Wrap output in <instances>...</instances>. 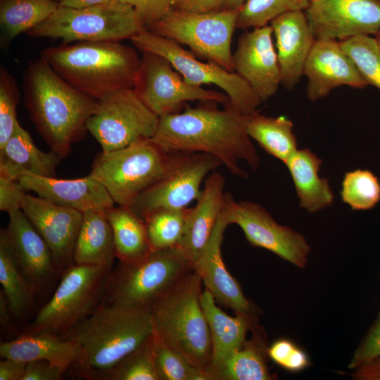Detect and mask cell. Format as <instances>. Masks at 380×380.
Instances as JSON below:
<instances>
[{
	"mask_svg": "<svg viewBox=\"0 0 380 380\" xmlns=\"http://www.w3.org/2000/svg\"><path fill=\"white\" fill-rule=\"evenodd\" d=\"M189 208L162 209L144 221L151 251L178 247L182 240Z\"/></svg>",
	"mask_w": 380,
	"mask_h": 380,
	"instance_id": "e575fe53",
	"label": "cell"
},
{
	"mask_svg": "<svg viewBox=\"0 0 380 380\" xmlns=\"http://www.w3.org/2000/svg\"><path fill=\"white\" fill-rule=\"evenodd\" d=\"M64 80L99 100L133 89L141 63L137 49L120 42H77L51 46L40 56Z\"/></svg>",
	"mask_w": 380,
	"mask_h": 380,
	"instance_id": "3957f363",
	"label": "cell"
},
{
	"mask_svg": "<svg viewBox=\"0 0 380 380\" xmlns=\"http://www.w3.org/2000/svg\"><path fill=\"white\" fill-rule=\"evenodd\" d=\"M227 0H175L173 8L192 13H209L223 9Z\"/></svg>",
	"mask_w": 380,
	"mask_h": 380,
	"instance_id": "bcb514c9",
	"label": "cell"
},
{
	"mask_svg": "<svg viewBox=\"0 0 380 380\" xmlns=\"http://www.w3.org/2000/svg\"><path fill=\"white\" fill-rule=\"evenodd\" d=\"M131 6L148 29L174 7L175 0H119Z\"/></svg>",
	"mask_w": 380,
	"mask_h": 380,
	"instance_id": "7bdbcfd3",
	"label": "cell"
},
{
	"mask_svg": "<svg viewBox=\"0 0 380 380\" xmlns=\"http://www.w3.org/2000/svg\"><path fill=\"white\" fill-rule=\"evenodd\" d=\"M159 117L141 101L134 89L109 94L98 100L87 129L107 153L151 139Z\"/></svg>",
	"mask_w": 380,
	"mask_h": 380,
	"instance_id": "7c38bea8",
	"label": "cell"
},
{
	"mask_svg": "<svg viewBox=\"0 0 380 380\" xmlns=\"http://www.w3.org/2000/svg\"><path fill=\"white\" fill-rule=\"evenodd\" d=\"M115 258L113 231L106 213H83L75 244L74 264L112 269Z\"/></svg>",
	"mask_w": 380,
	"mask_h": 380,
	"instance_id": "f1b7e54d",
	"label": "cell"
},
{
	"mask_svg": "<svg viewBox=\"0 0 380 380\" xmlns=\"http://www.w3.org/2000/svg\"><path fill=\"white\" fill-rule=\"evenodd\" d=\"M341 197L352 210L372 209L380 201V182L368 170L349 171L342 181Z\"/></svg>",
	"mask_w": 380,
	"mask_h": 380,
	"instance_id": "8d00e7d4",
	"label": "cell"
},
{
	"mask_svg": "<svg viewBox=\"0 0 380 380\" xmlns=\"http://www.w3.org/2000/svg\"><path fill=\"white\" fill-rule=\"evenodd\" d=\"M229 224L224 208L206 246L193 267L205 289L217 303L230 308L236 314H251L252 305L239 282L228 272L222 256L224 232Z\"/></svg>",
	"mask_w": 380,
	"mask_h": 380,
	"instance_id": "7402d4cb",
	"label": "cell"
},
{
	"mask_svg": "<svg viewBox=\"0 0 380 380\" xmlns=\"http://www.w3.org/2000/svg\"><path fill=\"white\" fill-rule=\"evenodd\" d=\"M340 43L367 84L380 90V51L375 39L370 35H360Z\"/></svg>",
	"mask_w": 380,
	"mask_h": 380,
	"instance_id": "ab89813d",
	"label": "cell"
},
{
	"mask_svg": "<svg viewBox=\"0 0 380 380\" xmlns=\"http://www.w3.org/2000/svg\"><path fill=\"white\" fill-rule=\"evenodd\" d=\"M225 178L216 170L206 178L197 203L189 208L178 248L193 265L206 246L225 203Z\"/></svg>",
	"mask_w": 380,
	"mask_h": 380,
	"instance_id": "cb8c5ba5",
	"label": "cell"
},
{
	"mask_svg": "<svg viewBox=\"0 0 380 380\" xmlns=\"http://www.w3.org/2000/svg\"><path fill=\"white\" fill-rule=\"evenodd\" d=\"M106 215L113 231L115 258L119 262H135L152 251L145 222L129 206H114Z\"/></svg>",
	"mask_w": 380,
	"mask_h": 380,
	"instance_id": "4dcf8cb0",
	"label": "cell"
},
{
	"mask_svg": "<svg viewBox=\"0 0 380 380\" xmlns=\"http://www.w3.org/2000/svg\"><path fill=\"white\" fill-rule=\"evenodd\" d=\"M58 6L54 0H0L2 43L8 44L43 23Z\"/></svg>",
	"mask_w": 380,
	"mask_h": 380,
	"instance_id": "836d02e7",
	"label": "cell"
},
{
	"mask_svg": "<svg viewBox=\"0 0 380 380\" xmlns=\"http://www.w3.org/2000/svg\"><path fill=\"white\" fill-rule=\"evenodd\" d=\"M305 12L316 39L343 41L380 30V0H311Z\"/></svg>",
	"mask_w": 380,
	"mask_h": 380,
	"instance_id": "2e32d148",
	"label": "cell"
},
{
	"mask_svg": "<svg viewBox=\"0 0 380 380\" xmlns=\"http://www.w3.org/2000/svg\"><path fill=\"white\" fill-rule=\"evenodd\" d=\"M18 182L25 191H32L45 201L82 213H107L115 204L103 185L90 175L67 179L26 173Z\"/></svg>",
	"mask_w": 380,
	"mask_h": 380,
	"instance_id": "44dd1931",
	"label": "cell"
},
{
	"mask_svg": "<svg viewBox=\"0 0 380 380\" xmlns=\"http://www.w3.org/2000/svg\"><path fill=\"white\" fill-rule=\"evenodd\" d=\"M246 0H227L223 9H240Z\"/></svg>",
	"mask_w": 380,
	"mask_h": 380,
	"instance_id": "f5cc1de1",
	"label": "cell"
},
{
	"mask_svg": "<svg viewBox=\"0 0 380 380\" xmlns=\"http://www.w3.org/2000/svg\"><path fill=\"white\" fill-rule=\"evenodd\" d=\"M222 165L220 160L205 153L175 151L174 160L165 175L140 194L129 206L143 220L156 211L184 208L197 200L206 176Z\"/></svg>",
	"mask_w": 380,
	"mask_h": 380,
	"instance_id": "5bb4252c",
	"label": "cell"
},
{
	"mask_svg": "<svg viewBox=\"0 0 380 380\" xmlns=\"http://www.w3.org/2000/svg\"><path fill=\"white\" fill-rule=\"evenodd\" d=\"M0 284L15 321L24 319L34 308L37 295L17 262L6 229L0 231Z\"/></svg>",
	"mask_w": 380,
	"mask_h": 380,
	"instance_id": "f546056e",
	"label": "cell"
},
{
	"mask_svg": "<svg viewBox=\"0 0 380 380\" xmlns=\"http://www.w3.org/2000/svg\"><path fill=\"white\" fill-rule=\"evenodd\" d=\"M247 132L267 153L284 164L298 150L293 124L285 116L267 117L257 110L248 115Z\"/></svg>",
	"mask_w": 380,
	"mask_h": 380,
	"instance_id": "1f68e13d",
	"label": "cell"
},
{
	"mask_svg": "<svg viewBox=\"0 0 380 380\" xmlns=\"http://www.w3.org/2000/svg\"><path fill=\"white\" fill-rule=\"evenodd\" d=\"M311 0H246L241 7L236 28L250 29L267 25L289 12L305 11Z\"/></svg>",
	"mask_w": 380,
	"mask_h": 380,
	"instance_id": "d590c367",
	"label": "cell"
},
{
	"mask_svg": "<svg viewBox=\"0 0 380 380\" xmlns=\"http://www.w3.org/2000/svg\"><path fill=\"white\" fill-rule=\"evenodd\" d=\"M20 91L15 77L3 66L0 68V148L14 132L19 122L17 106Z\"/></svg>",
	"mask_w": 380,
	"mask_h": 380,
	"instance_id": "60d3db41",
	"label": "cell"
},
{
	"mask_svg": "<svg viewBox=\"0 0 380 380\" xmlns=\"http://www.w3.org/2000/svg\"><path fill=\"white\" fill-rule=\"evenodd\" d=\"M147 29L134 9L119 0L83 8L58 6L43 23L29 30L32 38L63 43L130 39Z\"/></svg>",
	"mask_w": 380,
	"mask_h": 380,
	"instance_id": "9c48e42d",
	"label": "cell"
},
{
	"mask_svg": "<svg viewBox=\"0 0 380 380\" xmlns=\"http://www.w3.org/2000/svg\"><path fill=\"white\" fill-rule=\"evenodd\" d=\"M134 47L165 57L184 80L193 85L214 84L227 95L229 102L243 114L257 111L262 103L250 85L236 72L216 63L198 60L192 51L167 37L145 29L130 39Z\"/></svg>",
	"mask_w": 380,
	"mask_h": 380,
	"instance_id": "8fae6325",
	"label": "cell"
},
{
	"mask_svg": "<svg viewBox=\"0 0 380 380\" xmlns=\"http://www.w3.org/2000/svg\"><path fill=\"white\" fill-rule=\"evenodd\" d=\"M175 156L151 139L110 152L94 159L90 175L106 189L118 205L130 206L144 191L161 179Z\"/></svg>",
	"mask_w": 380,
	"mask_h": 380,
	"instance_id": "52a82bcc",
	"label": "cell"
},
{
	"mask_svg": "<svg viewBox=\"0 0 380 380\" xmlns=\"http://www.w3.org/2000/svg\"><path fill=\"white\" fill-rule=\"evenodd\" d=\"M15 319L10 310L4 296L0 291V324L3 331L15 338L20 336L22 332H19L15 324Z\"/></svg>",
	"mask_w": 380,
	"mask_h": 380,
	"instance_id": "681fc988",
	"label": "cell"
},
{
	"mask_svg": "<svg viewBox=\"0 0 380 380\" xmlns=\"http://www.w3.org/2000/svg\"><path fill=\"white\" fill-rule=\"evenodd\" d=\"M112 0H58L59 6L72 8H83L96 5L103 4Z\"/></svg>",
	"mask_w": 380,
	"mask_h": 380,
	"instance_id": "816d5d0a",
	"label": "cell"
},
{
	"mask_svg": "<svg viewBox=\"0 0 380 380\" xmlns=\"http://www.w3.org/2000/svg\"><path fill=\"white\" fill-rule=\"evenodd\" d=\"M193 270V264L177 247L152 251L135 262H119L108 277L101 303L151 311L165 293Z\"/></svg>",
	"mask_w": 380,
	"mask_h": 380,
	"instance_id": "8992f818",
	"label": "cell"
},
{
	"mask_svg": "<svg viewBox=\"0 0 380 380\" xmlns=\"http://www.w3.org/2000/svg\"><path fill=\"white\" fill-rule=\"evenodd\" d=\"M322 160L309 148L298 149L286 162L300 206L310 213L333 203L334 194L327 179L319 176Z\"/></svg>",
	"mask_w": 380,
	"mask_h": 380,
	"instance_id": "83f0119b",
	"label": "cell"
},
{
	"mask_svg": "<svg viewBox=\"0 0 380 380\" xmlns=\"http://www.w3.org/2000/svg\"><path fill=\"white\" fill-rule=\"evenodd\" d=\"M239 12V9H222L192 13L172 8L148 30L234 72L231 44Z\"/></svg>",
	"mask_w": 380,
	"mask_h": 380,
	"instance_id": "30bf717a",
	"label": "cell"
},
{
	"mask_svg": "<svg viewBox=\"0 0 380 380\" xmlns=\"http://www.w3.org/2000/svg\"><path fill=\"white\" fill-rule=\"evenodd\" d=\"M141 53L133 89L141 101L158 117L181 111L188 101L223 105L229 101L224 92L186 82L165 57L151 52Z\"/></svg>",
	"mask_w": 380,
	"mask_h": 380,
	"instance_id": "4fadbf2b",
	"label": "cell"
},
{
	"mask_svg": "<svg viewBox=\"0 0 380 380\" xmlns=\"http://www.w3.org/2000/svg\"><path fill=\"white\" fill-rule=\"evenodd\" d=\"M202 281L194 269L165 293L151 310L153 334L204 373L212 343L201 303Z\"/></svg>",
	"mask_w": 380,
	"mask_h": 380,
	"instance_id": "5b68a950",
	"label": "cell"
},
{
	"mask_svg": "<svg viewBox=\"0 0 380 380\" xmlns=\"http://www.w3.org/2000/svg\"><path fill=\"white\" fill-rule=\"evenodd\" d=\"M270 25L275 41L281 84L291 90L303 75L306 60L316 39L305 11L284 13Z\"/></svg>",
	"mask_w": 380,
	"mask_h": 380,
	"instance_id": "603a6c76",
	"label": "cell"
},
{
	"mask_svg": "<svg viewBox=\"0 0 380 380\" xmlns=\"http://www.w3.org/2000/svg\"><path fill=\"white\" fill-rule=\"evenodd\" d=\"M375 35V40L376 43L377 44V46L380 51V30L374 34Z\"/></svg>",
	"mask_w": 380,
	"mask_h": 380,
	"instance_id": "db71d44e",
	"label": "cell"
},
{
	"mask_svg": "<svg viewBox=\"0 0 380 380\" xmlns=\"http://www.w3.org/2000/svg\"><path fill=\"white\" fill-rule=\"evenodd\" d=\"M195 108L159 118L151 139L170 151L205 153L220 160L232 175L248 177L239 163L243 160L255 170L260 158L247 132L248 115L229 101L223 109L215 102H201Z\"/></svg>",
	"mask_w": 380,
	"mask_h": 380,
	"instance_id": "6da1fadb",
	"label": "cell"
},
{
	"mask_svg": "<svg viewBox=\"0 0 380 380\" xmlns=\"http://www.w3.org/2000/svg\"><path fill=\"white\" fill-rule=\"evenodd\" d=\"M296 348V346L291 341L281 338L273 342L267 348V353L274 363L284 369Z\"/></svg>",
	"mask_w": 380,
	"mask_h": 380,
	"instance_id": "7dc6e473",
	"label": "cell"
},
{
	"mask_svg": "<svg viewBox=\"0 0 380 380\" xmlns=\"http://www.w3.org/2000/svg\"><path fill=\"white\" fill-rule=\"evenodd\" d=\"M61 159L53 151L39 149L18 122L11 137L0 148V176L13 180L26 173L56 177Z\"/></svg>",
	"mask_w": 380,
	"mask_h": 380,
	"instance_id": "d4e9b609",
	"label": "cell"
},
{
	"mask_svg": "<svg viewBox=\"0 0 380 380\" xmlns=\"http://www.w3.org/2000/svg\"><path fill=\"white\" fill-rule=\"evenodd\" d=\"M153 332L150 311L101 303L84 320L63 336L78 348L74 367L88 379L105 374Z\"/></svg>",
	"mask_w": 380,
	"mask_h": 380,
	"instance_id": "277c9868",
	"label": "cell"
},
{
	"mask_svg": "<svg viewBox=\"0 0 380 380\" xmlns=\"http://www.w3.org/2000/svg\"><path fill=\"white\" fill-rule=\"evenodd\" d=\"M65 372L61 368L44 360L26 363L22 380H61Z\"/></svg>",
	"mask_w": 380,
	"mask_h": 380,
	"instance_id": "f6af8a7d",
	"label": "cell"
},
{
	"mask_svg": "<svg viewBox=\"0 0 380 380\" xmlns=\"http://www.w3.org/2000/svg\"><path fill=\"white\" fill-rule=\"evenodd\" d=\"M25 106L51 151L61 158L87 132V124L98 103L60 77L41 57L23 76Z\"/></svg>",
	"mask_w": 380,
	"mask_h": 380,
	"instance_id": "7a4b0ae2",
	"label": "cell"
},
{
	"mask_svg": "<svg viewBox=\"0 0 380 380\" xmlns=\"http://www.w3.org/2000/svg\"><path fill=\"white\" fill-rule=\"evenodd\" d=\"M112 269L73 264L62 274L49 299L22 334L63 336L100 305Z\"/></svg>",
	"mask_w": 380,
	"mask_h": 380,
	"instance_id": "ba28073f",
	"label": "cell"
},
{
	"mask_svg": "<svg viewBox=\"0 0 380 380\" xmlns=\"http://www.w3.org/2000/svg\"><path fill=\"white\" fill-rule=\"evenodd\" d=\"M25 368L26 362L10 358H1L0 380H22Z\"/></svg>",
	"mask_w": 380,
	"mask_h": 380,
	"instance_id": "c3c4849f",
	"label": "cell"
},
{
	"mask_svg": "<svg viewBox=\"0 0 380 380\" xmlns=\"http://www.w3.org/2000/svg\"><path fill=\"white\" fill-rule=\"evenodd\" d=\"M351 376L355 380H380V357L355 369Z\"/></svg>",
	"mask_w": 380,
	"mask_h": 380,
	"instance_id": "f907efd6",
	"label": "cell"
},
{
	"mask_svg": "<svg viewBox=\"0 0 380 380\" xmlns=\"http://www.w3.org/2000/svg\"><path fill=\"white\" fill-rule=\"evenodd\" d=\"M246 341L222 364L208 372V380H270L263 343L258 338Z\"/></svg>",
	"mask_w": 380,
	"mask_h": 380,
	"instance_id": "d6a6232c",
	"label": "cell"
},
{
	"mask_svg": "<svg viewBox=\"0 0 380 380\" xmlns=\"http://www.w3.org/2000/svg\"><path fill=\"white\" fill-rule=\"evenodd\" d=\"M152 336L122 358L102 380H160L154 360Z\"/></svg>",
	"mask_w": 380,
	"mask_h": 380,
	"instance_id": "74e56055",
	"label": "cell"
},
{
	"mask_svg": "<svg viewBox=\"0 0 380 380\" xmlns=\"http://www.w3.org/2000/svg\"><path fill=\"white\" fill-rule=\"evenodd\" d=\"M233 66L234 72L250 85L262 102L276 94L281 78L270 25L253 28L239 37Z\"/></svg>",
	"mask_w": 380,
	"mask_h": 380,
	"instance_id": "e0dca14e",
	"label": "cell"
},
{
	"mask_svg": "<svg viewBox=\"0 0 380 380\" xmlns=\"http://www.w3.org/2000/svg\"><path fill=\"white\" fill-rule=\"evenodd\" d=\"M224 208L229 224L239 226L251 246L266 249L297 267H305L310 247L299 232L277 223L258 203L235 201L229 192Z\"/></svg>",
	"mask_w": 380,
	"mask_h": 380,
	"instance_id": "9a60e30c",
	"label": "cell"
},
{
	"mask_svg": "<svg viewBox=\"0 0 380 380\" xmlns=\"http://www.w3.org/2000/svg\"><path fill=\"white\" fill-rule=\"evenodd\" d=\"M303 75L307 78L308 99H321L341 86L362 89L367 86L351 58L339 41L317 39L306 60Z\"/></svg>",
	"mask_w": 380,
	"mask_h": 380,
	"instance_id": "d6986e66",
	"label": "cell"
},
{
	"mask_svg": "<svg viewBox=\"0 0 380 380\" xmlns=\"http://www.w3.org/2000/svg\"><path fill=\"white\" fill-rule=\"evenodd\" d=\"M152 341L155 365L160 380H207L205 374L184 355L167 345L153 332Z\"/></svg>",
	"mask_w": 380,
	"mask_h": 380,
	"instance_id": "f35d334b",
	"label": "cell"
},
{
	"mask_svg": "<svg viewBox=\"0 0 380 380\" xmlns=\"http://www.w3.org/2000/svg\"><path fill=\"white\" fill-rule=\"evenodd\" d=\"M78 354V348L73 342L47 333L21 334L0 343L1 358H10L26 363L44 360L65 372L74 367Z\"/></svg>",
	"mask_w": 380,
	"mask_h": 380,
	"instance_id": "4316f807",
	"label": "cell"
},
{
	"mask_svg": "<svg viewBox=\"0 0 380 380\" xmlns=\"http://www.w3.org/2000/svg\"><path fill=\"white\" fill-rule=\"evenodd\" d=\"M21 210L49 246L62 274L74 264L83 213L26 194Z\"/></svg>",
	"mask_w": 380,
	"mask_h": 380,
	"instance_id": "ac0fdd59",
	"label": "cell"
},
{
	"mask_svg": "<svg viewBox=\"0 0 380 380\" xmlns=\"http://www.w3.org/2000/svg\"><path fill=\"white\" fill-rule=\"evenodd\" d=\"M8 215L6 230L17 262L37 296H44L57 276L61 275L52 253L22 210Z\"/></svg>",
	"mask_w": 380,
	"mask_h": 380,
	"instance_id": "ffe728a7",
	"label": "cell"
},
{
	"mask_svg": "<svg viewBox=\"0 0 380 380\" xmlns=\"http://www.w3.org/2000/svg\"><path fill=\"white\" fill-rule=\"evenodd\" d=\"M26 196L18 180L0 176V210L8 215L21 210Z\"/></svg>",
	"mask_w": 380,
	"mask_h": 380,
	"instance_id": "ee69618b",
	"label": "cell"
},
{
	"mask_svg": "<svg viewBox=\"0 0 380 380\" xmlns=\"http://www.w3.org/2000/svg\"><path fill=\"white\" fill-rule=\"evenodd\" d=\"M379 357L380 313L378 314L366 337L354 353L348 367L355 369Z\"/></svg>",
	"mask_w": 380,
	"mask_h": 380,
	"instance_id": "b9f144b4",
	"label": "cell"
},
{
	"mask_svg": "<svg viewBox=\"0 0 380 380\" xmlns=\"http://www.w3.org/2000/svg\"><path fill=\"white\" fill-rule=\"evenodd\" d=\"M201 306L206 318L211 337L212 352L208 372L222 364L245 343L247 331L254 323L251 314L228 315L217 305L213 295L206 289L202 291Z\"/></svg>",
	"mask_w": 380,
	"mask_h": 380,
	"instance_id": "484cf974",
	"label": "cell"
}]
</instances>
